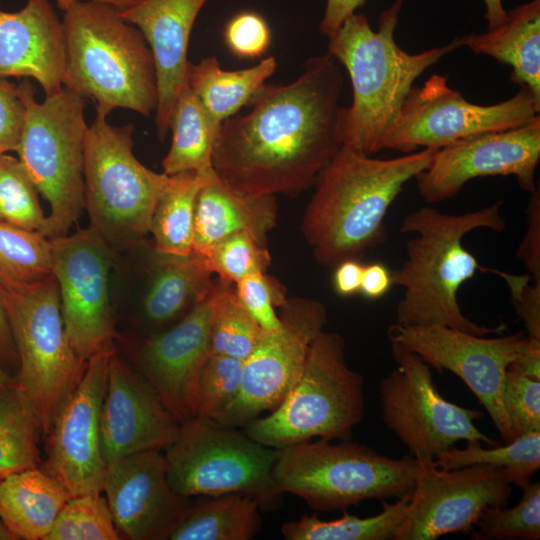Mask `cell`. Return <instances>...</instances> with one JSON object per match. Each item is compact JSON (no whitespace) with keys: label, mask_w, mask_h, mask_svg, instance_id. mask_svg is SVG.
<instances>
[{"label":"cell","mask_w":540,"mask_h":540,"mask_svg":"<svg viewBox=\"0 0 540 540\" xmlns=\"http://www.w3.org/2000/svg\"><path fill=\"white\" fill-rule=\"evenodd\" d=\"M225 40L233 54L241 58L261 56L271 43V31L265 19L256 12L244 11L227 23Z\"/></svg>","instance_id":"f6af8a7d"},{"label":"cell","mask_w":540,"mask_h":540,"mask_svg":"<svg viewBox=\"0 0 540 540\" xmlns=\"http://www.w3.org/2000/svg\"><path fill=\"white\" fill-rule=\"evenodd\" d=\"M460 47L511 66L510 80L527 86L540 100V0L506 12L503 23L484 33L458 37Z\"/></svg>","instance_id":"4316f807"},{"label":"cell","mask_w":540,"mask_h":540,"mask_svg":"<svg viewBox=\"0 0 540 540\" xmlns=\"http://www.w3.org/2000/svg\"><path fill=\"white\" fill-rule=\"evenodd\" d=\"M436 465L451 470L488 464L507 470L511 483L523 489L540 467V431L523 434L504 445L483 448L480 442L467 441L463 449L454 446L440 452Z\"/></svg>","instance_id":"e575fe53"},{"label":"cell","mask_w":540,"mask_h":540,"mask_svg":"<svg viewBox=\"0 0 540 540\" xmlns=\"http://www.w3.org/2000/svg\"><path fill=\"white\" fill-rule=\"evenodd\" d=\"M75 1H79V0H56V3H57V6L59 7V9L64 11L72 3H74ZM97 1L108 2V3H111V4L115 5V6H117L120 9H124V8H127V7H129L131 5H133L134 3L138 2L139 0H97Z\"/></svg>","instance_id":"9f6ffc18"},{"label":"cell","mask_w":540,"mask_h":540,"mask_svg":"<svg viewBox=\"0 0 540 540\" xmlns=\"http://www.w3.org/2000/svg\"><path fill=\"white\" fill-rule=\"evenodd\" d=\"M511 484L503 467L476 464L444 470L435 460L419 462L409 509L394 540L469 533L485 508L507 506Z\"/></svg>","instance_id":"e0dca14e"},{"label":"cell","mask_w":540,"mask_h":540,"mask_svg":"<svg viewBox=\"0 0 540 540\" xmlns=\"http://www.w3.org/2000/svg\"><path fill=\"white\" fill-rule=\"evenodd\" d=\"M485 4V19L487 22V31L499 27L506 17V10L503 7L502 0H483Z\"/></svg>","instance_id":"11a10c76"},{"label":"cell","mask_w":540,"mask_h":540,"mask_svg":"<svg viewBox=\"0 0 540 540\" xmlns=\"http://www.w3.org/2000/svg\"><path fill=\"white\" fill-rule=\"evenodd\" d=\"M102 491L119 535L132 540L169 539L192 502L170 487L166 458L160 450L108 463Z\"/></svg>","instance_id":"ffe728a7"},{"label":"cell","mask_w":540,"mask_h":540,"mask_svg":"<svg viewBox=\"0 0 540 540\" xmlns=\"http://www.w3.org/2000/svg\"><path fill=\"white\" fill-rule=\"evenodd\" d=\"M0 540H18L0 517Z\"/></svg>","instance_id":"680465c9"},{"label":"cell","mask_w":540,"mask_h":540,"mask_svg":"<svg viewBox=\"0 0 540 540\" xmlns=\"http://www.w3.org/2000/svg\"><path fill=\"white\" fill-rule=\"evenodd\" d=\"M96 111L84 147V208L90 225L113 250L139 248L169 175L133 153L134 125L114 126Z\"/></svg>","instance_id":"52a82bcc"},{"label":"cell","mask_w":540,"mask_h":540,"mask_svg":"<svg viewBox=\"0 0 540 540\" xmlns=\"http://www.w3.org/2000/svg\"><path fill=\"white\" fill-rule=\"evenodd\" d=\"M527 229L518 247L521 259L535 284L540 285V191L530 194L527 205Z\"/></svg>","instance_id":"c3c4849f"},{"label":"cell","mask_w":540,"mask_h":540,"mask_svg":"<svg viewBox=\"0 0 540 540\" xmlns=\"http://www.w3.org/2000/svg\"><path fill=\"white\" fill-rule=\"evenodd\" d=\"M366 0H326L324 15L319 24V31L327 38L335 33L343 22Z\"/></svg>","instance_id":"f907efd6"},{"label":"cell","mask_w":540,"mask_h":540,"mask_svg":"<svg viewBox=\"0 0 540 540\" xmlns=\"http://www.w3.org/2000/svg\"><path fill=\"white\" fill-rule=\"evenodd\" d=\"M392 272L380 262L363 265L360 293L367 299H379L393 286Z\"/></svg>","instance_id":"681fc988"},{"label":"cell","mask_w":540,"mask_h":540,"mask_svg":"<svg viewBox=\"0 0 540 540\" xmlns=\"http://www.w3.org/2000/svg\"><path fill=\"white\" fill-rule=\"evenodd\" d=\"M208 0H139L120 9L149 44L156 67L158 100L155 126L163 142L177 96L186 82L187 53L194 23Z\"/></svg>","instance_id":"603a6c76"},{"label":"cell","mask_w":540,"mask_h":540,"mask_svg":"<svg viewBox=\"0 0 540 540\" xmlns=\"http://www.w3.org/2000/svg\"><path fill=\"white\" fill-rule=\"evenodd\" d=\"M391 342L417 354L439 373L458 376L486 409L504 443L514 440L504 405L507 368L525 345L523 332L487 338L444 325L388 328Z\"/></svg>","instance_id":"2e32d148"},{"label":"cell","mask_w":540,"mask_h":540,"mask_svg":"<svg viewBox=\"0 0 540 540\" xmlns=\"http://www.w3.org/2000/svg\"><path fill=\"white\" fill-rule=\"evenodd\" d=\"M446 76L433 74L413 86L386 130L383 149L411 153L440 149L460 140L525 125L539 117L540 100L524 85L508 100L492 105L469 102L448 85Z\"/></svg>","instance_id":"7c38bea8"},{"label":"cell","mask_w":540,"mask_h":540,"mask_svg":"<svg viewBox=\"0 0 540 540\" xmlns=\"http://www.w3.org/2000/svg\"><path fill=\"white\" fill-rule=\"evenodd\" d=\"M391 353L397 367L380 382L382 420L412 457L433 461L462 440L500 444L474 424L482 411L459 406L440 394L430 366L417 354L394 342Z\"/></svg>","instance_id":"4fadbf2b"},{"label":"cell","mask_w":540,"mask_h":540,"mask_svg":"<svg viewBox=\"0 0 540 540\" xmlns=\"http://www.w3.org/2000/svg\"><path fill=\"white\" fill-rule=\"evenodd\" d=\"M279 309L281 330L264 332L243 361L237 395L212 420L244 427L274 410L300 378L311 345L327 323V309L320 301L301 297L287 298Z\"/></svg>","instance_id":"5bb4252c"},{"label":"cell","mask_w":540,"mask_h":540,"mask_svg":"<svg viewBox=\"0 0 540 540\" xmlns=\"http://www.w3.org/2000/svg\"><path fill=\"white\" fill-rule=\"evenodd\" d=\"M243 374V361L208 354L199 374L194 417L213 419L237 395Z\"/></svg>","instance_id":"b9f144b4"},{"label":"cell","mask_w":540,"mask_h":540,"mask_svg":"<svg viewBox=\"0 0 540 540\" xmlns=\"http://www.w3.org/2000/svg\"><path fill=\"white\" fill-rule=\"evenodd\" d=\"M521 501L512 508H485L472 532L475 540H538L540 538V483L527 484Z\"/></svg>","instance_id":"f35d334b"},{"label":"cell","mask_w":540,"mask_h":540,"mask_svg":"<svg viewBox=\"0 0 540 540\" xmlns=\"http://www.w3.org/2000/svg\"><path fill=\"white\" fill-rule=\"evenodd\" d=\"M0 366L2 368H16L18 370L19 358L12 329L6 311L2 288L0 286ZM7 371V370H6Z\"/></svg>","instance_id":"f5cc1de1"},{"label":"cell","mask_w":540,"mask_h":540,"mask_svg":"<svg viewBox=\"0 0 540 540\" xmlns=\"http://www.w3.org/2000/svg\"><path fill=\"white\" fill-rule=\"evenodd\" d=\"M277 212L276 196L242 194L211 167L196 201L192 253L201 257L213 244L237 232L249 233L266 244L267 234L276 226Z\"/></svg>","instance_id":"484cf974"},{"label":"cell","mask_w":540,"mask_h":540,"mask_svg":"<svg viewBox=\"0 0 540 540\" xmlns=\"http://www.w3.org/2000/svg\"><path fill=\"white\" fill-rule=\"evenodd\" d=\"M1 154H3V153H0V156H1Z\"/></svg>","instance_id":"91938a15"},{"label":"cell","mask_w":540,"mask_h":540,"mask_svg":"<svg viewBox=\"0 0 540 540\" xmlns=\"http://www.w3.org/2000/svg\"><path fill=\"white\" fill-rule=\"evenodd\" d=\"M511 365L525 376L540 380V340L527 336L524 347Z\"/></svg>","instance_id":"db71d44e"},{"label":"cell","mask_w":540,"mask_h":540,"mask_svg":"<svg viewBox=\"0 0 540 540\" xmlns=\"http://www.w3.org/2000/svg\"><path fill=\"white\" fill-rule=\"evenodd\" d=\"M219 129L186 81L173 108L169 128L172 131V141L162 161L163 173L171 176L211 168L212 152Z\"/></svg>","instance_id":"4dcf8cb0"},{"label":"cell","mask_w":540,"mask_h":540,"mask_svg":"<svg viewBox=\"0 0 540 540\" xmlns=\"http://www.w3.org/2000/svg\"><path fill=\"white\" fill-rule=\"evenodd\" d=\"M144 287L138 308V323L148 335L166 330L216 289L212 273L195 254L178 255L146 251Z\"/></svg>","instance_id":"d4e9b609"},{"label":"cell","mask_w":540,"mask_h":540,"mask_svg":"<svg viewBox=\"0 0 540 540\" xmlns=\"http://www.w3.org/2000/svg\"><path fill=\"white\" fill-rule=\"evenodd\" d=\"M209 307L210 353L245 361L263 336V329L229 284H217Z\"/></svg>","instance_id":"d590c367"},{"label":"cell","mask_w":540,"mask_h":540,"mask_svg":"<svg viewBox=\"0 0 540 540\" xmlns=\"http://www.w3.org/2000/svg\"><path fill=\"white\" fill-rule=\"evenodd\" d=\"M16 378L0 366V393L5 389L16 387Z\"/></svg>","instance_id":"6f0895ef"},{"label":"cell","mask_w":540,"mask_h":540,"mask_svg":"<svg viewBox=\"0 0 540 540\" xmlns=\"http://www.w3.org/2000/svg\"><path fill=\"white\" fill-rule=\"evenodd\" d=\"M40 423L16 387L0 393V480L39 463Z\"/></svg>","instance_id":"836d02e7"},{"label":"cell","mask_w":540,"mask_h":540,"mask_svg":"<svg viewBox=\"0 0 540 540\" xmlns=\"http://www.w3.org/2000/svg\"><path fill=\"white\" fill-rule=\"evenodd\" d=\"M26 117L18 85L0 77V153L17 151Z\"/></svg>","instance_id":"7dc6e473"},{"label":"cell","mask_w":540,"mask_h":540,"mask_svg":"<svg viewBox=\"0 0 540 540\" xmlns=\"http://www.w3.org/2000/svg\"><path fill=\"white\" fill-rule=\"evenodd\" d=\"M26 107L17 153L50 212L42 233L49 240L68 234L84 208V147L87 99L63 87L35 99L29 80L18 84Z\"/></svg>","instance_id":"9c48e42d"},{"label":"cell","mask_w":540,"mask_h":540,"mask_svg":"<svg viewBox=\"0 0 540 540\" xmlns=\"http://www.w3.org/2000/svg\"><path fill=\"white\" fill-rule=\"evenodd\" d=\"M64 87L96 101L107 115L122 108L150 117L158 100L152 50L117 6L79 0L63 11Z\"/></svg>","instance_id":"5b68a950"},{"label":"cell","mask_w":540,"mask_h":540,"mask_svg":"<svg viewBox=\"0 0 540 540\" xmlns=\"http://www.w3.org/2000/svg\"><path fill=\"white\" fill-rule=\"evenodd\" d=\"M116 347L87 361L84 375L58 412L47 437L46 471L71 497L100 494L106 463L100 444V412L109 359Z\"/></svg>","instance_id":"d6986e66"},{"label":"cell","mask_w":540,"mask_h":540,"mask_svg":"<svg viewBox=\"0 0 540 540\" xmlns=\"http://www.w3.org/2000/svg\"><path fill=\"white\" fill-rule=\"evenodd\" d=\"M51 274L50 240L0 220V285L31 284Z\"/></svg>","instance_id":"8d00e7d4"},{"label":"cell","mask_w":540,"mask_h":540,"mask_svg":"<svg viewBox=\"0 0 540 540\" xmlns=\"http://www.w3.org/2000/svg\"><path fill=\"white\" fill-rule=\"evenodd\" d=\"M259 500L239 493L200 496L169 536L170 540H249L261 528Z\"/></svg>","instance_id":"f546056e"},{"label":"cell","mask_w":540,"mask_h":540,"mask_svg":"<svg viewBox=\"0 0 540 540\" xmlns=\"http://www.w3.org/2000/svg\"><path fill=\"white\" fill-rule=\"evenodd\" d=\"M412 491L394 503L382 502V511L370 517H357L344 512L333 520H322L313 515H303L297 521L282 525L286 540H394L404 521Z\"/></svg>","instance_id":"d6a6232c"},{"label":"cell","mask_w":540,"mask_h":540,"mask_svg":"<svg viewBox=\"0 0 540 540\" xmlns=\"http://www.w3.org/2000/svg\"><path fill=\"white\" fill-rule=\"evenodd\" d=\"M1 288L19 358L17 388L46 436L81 381L87 362L76 355L67 337L52 274L31 284Z\"/></svg>","instance_id":"30bf717a"},{"label":"cell","mask_w":540,"mask_h":540,"mask_svg":"<svg viewBox=\"0 0 540 540\" xmlns=\"http://www.w3.org/2000/svg\"><path fill=\"white\" fill-rule=\"evenodd\" d=\"M277 454L278 449L237 427L193 417L180 424L164 452L167 480L184 497L239 493L259 500L263 510H273L282 495L272 476Z\"/></svg>","instance_id":"8fae6325"},{"label":"cell","mask_w":540,"mask_h":540,"mask_svg":"<svg viewBox=\"0 0 540 540\" xmlns=\"http://www.w3.org/2000/svg\"><path fill=\"white\" fill-rule=\"evenodd\" d=\"M364 408V380L348 366L342 336L323 330L313 341L305 368L284 400L242 430L276 449L315 437L346 440L362 421Z\"/></svg>","instance_id":"ba28073f"},{"label":"cell","mask_w":540,"mask_h":540,"mask_svg":"<svg viewBox=\"0 0 540 540\" xmlns=\"http://www.w3.org/2000/svg\"><path fill=\"white\" fill-rule=\"evenodd\" d=\"M50 243L64 328L76 355L87 362L93 355L115 347L109 298L114 250L91 226L51 239Z\"/></svg>","instance_id":"9a60e30c"},{"label":"cell","mask_w":540,"mask_h":540,"mask_svg":"<svg viewBox=\"0 0 540 540\" xmlns=\"http://www.w3.org/2000/svg\"><path fill=\"white\" fill-rule=\"evenodd\" d=\"M343 86L342 72L328 52L307 59L290 83H265L247 105V114L222 123L213 170L246 195L295 196L312 187L342 146Z\"/></svg>","instance_id":"6da1fadb"},{"label":"cell","mask_w":540,"mask_h":540,"mask_svg":"<svg viewBox=\"0 0 540 540\" xmlns=\"http://www.w3.org/2000/svg\"><path fill=\"white\" fill-rule=\"evenodd\" d=\"M200 258L224 284H236L246 276L266 272L271 264L267 244L246 232H237L219 240Z\"/></svg>","instance_id":"60d3db41"},{"label":"cell","mask_w":540,"mask_h":540,"mask_svg":"<svg viewBox=\"0 0 540 540\" xmlns=\"http://www.w3.org/2000/svg\"><path fill=\"white\" fill-rule=\"evenodd\" d=\"M65 37L49 0H27L23 8H0V77L33 78L45 96L64 87Z\"/></svg>","instance_id":"cb8c5ba5"},{"label":"cell","mask_w":540,"mask_h":540,"mask_svg":"<svg viewBox=\"0 0 540 540\" xmlns=\"http://www.w3.org/2000/svg\"><path fill=\"white\" fill-rule=\"evenodd\" d=\"M71 495L49 472L29 468L0 480V517L25 540H45Z\"/></svg>","instance_id":"83f0119b"},{"label":"cell","mask_w":540,"mask_h":540,"mask_svg":"<svg viewBox=\"0 0 540 540\" xmlns=\"http://www.w3.org/2000/svg\"><path fill=\"white\" fill-rule=\"evenodd\" d=\"M504 405L514 439L540 431V380L525 376L511 364L506 371Z\"/></svg>","instance_id":"ee69618b"},{"label":"cell","mask_w":540,"mask_h":540,"mask_svg":"<svg viewBox=\"0 0 540 540\" xmlns=\"http://www.w3.org/2000/svg\"><path fill=\"white\" fill-rule=\"evenodd\" d=\"M236 295L242 305L264 332L281 330L282 323L276 309L287 300L285 287L266 272L244 277L236 283Z\"/></svg>","instance_id":"7bdbcfd3"},{"label":"cell","mask_w":540,"mask_h":540,"mask_svg":"<svg viewBox=\"0 0 540 540\" xmlns=\"http://www.w3.org/2000/svg\"><path fill=\"white\" fill-rule=\"evenodd\" d=\"M437 149L377 159L341 146L318 175L301 231L319 264L361 261L386 240L385 217L404 185Z\"/></svg>","instance_id":"7a4b0ae2"},{"label":"cell","mask_w":540,"mask_h":540,"mask_svg":"<svg viewBox=\"0 0 540 540\" xmlns=\"http://www.w3.org/2000/svg\"><path fill=\"white\" fill-rule=\"evenodd\" d=\"M419 462L390 458L355 442L320 438L278 448L272 476L283 493L314 511L345 510L364 500L400 498L414 488Z\"/></svg>","instance_id":"8992f818"},{"label":"cell","mask_w":540,"mask_h":540,"mask_svg":"<svg viewBox=\"0 0 540 540\" xmlns=\"http://www.w3.org/2000/svg\"><path fill=\"white\" fill-rule=\"evenodd\" d=\"M38 190L19 160L6 153L0 156V220L27 231L43 233L45 216Z\"/></svg>","instance_id":"74e56055"},{"label":"cell","mask_w":540,"mask_h":540,"mask_svg":"<svg viewBox=\"0 0 540 540\" xmlns=\"http://www.w3.org/2000/svg\"><path fill=\"white\" fill-rule=\"evenodd\" d=\"M209 299L197 304L172 327L139 335L127 343L131 366L149 382L180 423L194 417L197 382L210 352Z\"/></svg>","instance_id":"44dd1931"},{"label":"cell","mask_w":540,"mask_h":540,"mask_svg":"<svg viewBox=\"0 0 540 540\" xmlns=\"http://www.w3.org/2000/svg\"><path fill=\"white\" fill-rule=\"evenodd\" d=\"M502 204L461 214L424 206L404 217L401 232L415 236L406 243L403 264L392 272L393 284L404 289L396 307L397 324L444 325L479 336L503 329L479 325L464 315L458 302L460 287L482 269L462 239L479 228L503 231Z\"/></svg>","instance_id":"277c9868"},{"label":"cell","mask_w":540,"mask_h":540,"mask_svg":"<svg viewBox=\"0 0 540 540\" xmlns=\"http://www.w3.org/2000/svg\"><path fill=\"white\" fill-rule=\"evenodd\" d=\"M180 422L155 389L113 350L100 412V444L106 465L128 455L165 451Z\"/></svg>","instance_id":"7402d4cb"},{"label":"cell","mask_w":540,"mask_h":540,"mask_svg":"<svg viewBox=\"0 0 540 540\" xmlns=\"http://www.w3.org/2000/svg\"><path fill=\"white\" fill-rule=\"evenodd\" d=\"M402 5L403 0H395L381 13L377 31L363 13L355 12L328 37V53L346 68L353 91L351 105L340 109V143L368 156L383 149L384 134L416 79L460 47L455 37L419 53L400 48L395 31Z\"/></svg>","instance_id":"3957f363"},{"label":"cell","mask_w":540,"mask_h":540,"mask_svg":"<svg viewBox=\"0 0 540 540\" xmlns=\"http://www.w3.org/2000/svg\"><path fill=\"white\" fill-rule=\"evenodd\" d=\"M119 533L105 497H70L45 540H118Z\"/></svg>","instance_id":"ab89813d"},{"label":"cell","mask_w":540,"mask_h":540,"mask_svg":"<svg viewBox=\"0 0 540 540\" xmlns=\"http://www.w3.org/2000/svg\"><path fill=\"white\" fill-rule=\"evenodd\" d=\"M499 275L507 284L511 302L524 322L527 336L540 340V285L529 274L515 275L496 269H485Z\"/></svg>","instance_id":"bcb514c9"},{"label":"cell","mask_w":540,"mask_h":540,"mask_svg":"<svg viewBox=\"0 0 540 540\" xmlns=\"http://www.w3.org/2000/svg\"><path fill=\"white\" fill-rule=\"evenodd\" d=\"M361 261L347 259L335 266L333 287L343 297L353 296L360 292L363 265Z\"/></svg>","instance_id":"816d5d0a"},{"label":"cell","mask_w":540,"mask_h":540,"mask_svg":"<svg viewBox=\"0 0 540 540\" xmlns=\"http://www.w3.org/2000/svg\"><path fill=\"white\" fill-rule=\"evenodd\" d=\"M207 170L169 176L154 207L149 229L157 251L192 254L196 201Z\"/></svg>","instance_id":"1f68e13d"},{"label":"cell","mask_w":540,"mask_h":540,"mask_svg":"<svg viewBox=\"0 0 540 540\" xmlns=\"http://www.w3.org/2000/svg\"><path fill=\"white\" fill-rule=\"evenodd\" d=\"M540 159V116L511 129L469 137L435 150L416 177L417 189L428 203L456 196L470 180L514 175L528 194L536 188Z\"/></svg>","instance_id":"ac0fdd59"},{"label":"cell","mask_w":540,"mask_h":540,"mask_svg":"<svg viewBox=\"0 0 540 540\" xmlns=\"http://www.w3.org/2000/svg\"><path fill=\"white\" fill-rule=\"evenodd\" d=\"M276 68L275 57L268 56L252 67L227 71L221 68L216 56H210L197 64L189 62L186 81L211 121L221 127L249 104Z\"/></svg>","instance_id":"f1b7e54d"}]
</instances>
